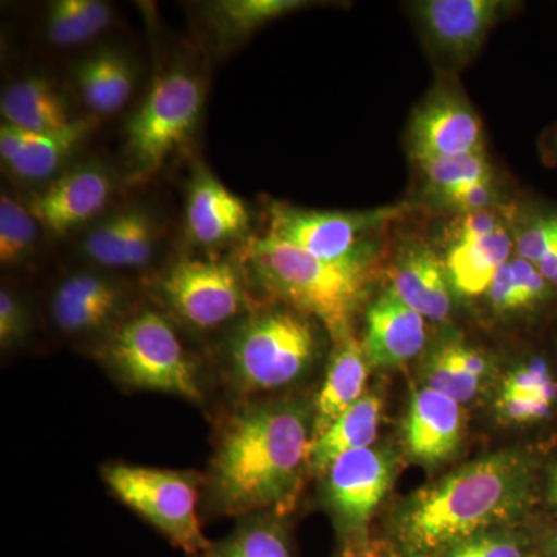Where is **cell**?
I'll list each match as a JSON object with an SVG mask.
<instances>
[{
    "label": "cell",
    "instance_id": "7bdbcfd3",
    "mask_svg": "<svg viewBox=\"0 0 557 557\" xmlns=\"http://www.w3.org/2000/svg\"><path fill=\"white\" fill-rule=\"evenodd\" d=\"M553 150H555V156H557V139L553 143Z\"/></svg>",
    "mask_w": 557,
    "mask_h": 557
},
{
    "label": "cell",
    "instance_id": "30bf717a",
    "mask_svg": "<svg viewBox=\"0 0 557 557\" xmlns=\"http://www.w3.org/2000/svg\"><path fill=\"white\" fill-rule=\"evenodd\" d=\"M394 471L392 453L372 446L339 457L322 475L325 504L344 544L368 537L370 519L386 496Z\"/></svg>",
    "mask_w": 557,
    "mask_h": 557
},
{
    "label": "cell",
    "instance_id": "4dcf8cb0",
    "mask_svg": "<svg viewBox=\"0 0 557 557\" xmlns=\"http://www.w3.org/2000/svg\"><path fill=\"white\" fill-rule=\"evenodd\" d=\"M418 164L428 180L429 193L437 201L465 186L494 180L493 168L483 150L465 156L421 160Z\"/></svg>",
    "mask_w": 557,
    "mask_h": 557
},
{
    "label": "cell",
    "instance_id": "1f68e13d",
    "mask_svg": "<svg viewBox=\"0 0 557 557\" xmlns=\"http://www.w3.org/2000/svg\"><path fill=\"white\" fill-rule=\"evenodd\" d=\"M39 222L30 209L3 193L0 197V263L13 269L27 262L38 244Z\"/></svg>",
    "mask_w": 557,
    "mask_h": 557
},
{
    "label": "cell",
    "instance_id": "4fadbf2b",
    "mask_svg": "<svg viewBox=\"0 0 557 557\" xmlns=\"http://www.w3.org/2000/svg\"><path fill=\"white\" fill-rule=\"evenodd\" d=\"M417 161L483 150V127L463 95L440 86L413 113L408 135Z\"/></svg>",
    "mask_w": 557,
    "mask_h": 557
},
{
    "label": "cell",
    "instance_id": "e0dca14e",
    "mask_svg": "<svg viewBox=\"0 0 557 557\" xmlns=\"http://www.w3.org/2000/svg\"><path fill=\"white\" fill-rule=\"evenodd\" d=\"M460 403L428 386L410 398L406 416L405 445L413 460L438 465L457 453L463 435Z\"/></svg>",
    "mask_w": 557,
    "mask_h": 557
},
{
    "label": "cell",
    "instance_id": "74e56055",
    "mask_svg": "<svg viewBox=\"0 0 557 557\" xmlns=\"http://www.w3.org/2000/svg\"><path fill=\"white\" fill-rule=\"evenodd\" d=\"M72 2L81 20L86 22L95 36L108 30L112 24V10L108 3L98 2V0H72Z\"/></svg>",
    "mask_w": 557,
    "mask_h": 557
},
{
    "label": "cell",
    "instance_id": "4316f807",
    "mask_svg": "<svg viewBox=\"0 0 557 557\" xmlns=\"http://www.w3.org/2000/svg\"><path fill=\"white\" fill-rule=\"evenodd\" d=\"M97 123L91 119H75L60 131L36 134L28 132L24 148L13 164L11 174L27 182H40L57 174L69 157L86 141Z\"/></svg>",
    "mask_w": 557,
    "mask_h": 557
},
{
    "label": "cell",
    "instance_id": "9a60e30c",
    "mask_svg": "<svg viewBox=\"0 0 557 557\" xmlns=\"http://www.w3.org/2000/svg\"><path fill=\"white\" fill-rule=\"evenodd\" d=\"M159 228L143 208H124L101 220L83 240L84 258L113 271H141L156 258Z\"/></svg>",
    "mask_w": 557,
    "mask_h": 557
},
{
    "label": "cell",
    "instance_id": "ba28073f",
    "mask_svg": "<svg viewBox=\"0 0 557 557\" xmlns=\"http://www.w3.org/2000/svg\"><path fill=\"white\" fill-rule=\"evenodd\" d=\"M203 89L193 73L175 67L156 79L126 126L134 182L159 172L172 153L188 141L199 123Z\"/></svg>",
    "mask_w": 557,
    "mask_h": 557
},
{
    "label": "cell",
    "instance_id": "f546056e",
    "mask_svg": "<svg viewBox=\"0 0 557 557\" xmlns=\"http://www.w3.org/2000/svg\"><path fill=\"white\" fill-rule=\"evenodd\" d=\"M516 256L533 263L557 289V207L530 203L512 214Z\"/></svg>",
    "mask_w": 557,
    "mask_h": 557
},
{
    "label": "cell",
    "instance_id": "5b68a950",
    "mask_svg": "<svg viewBox=\"0 0 557 557\" xmlns=\"http://www.w3.org/2000/svg\"><path fill=\"white\" fill-rule=\"evenodd\" d=\"M116 383L161 392L201 405L207 399L199 361L180 339L174 322L156 309L132 311L97 347Z\"/></svg>",
    "mask_w": 557,
    "mask_h": 557
},
{
    "label": "cell",
    "instance_id": "8fae6325",
    "mask_svg": "<svg viewBox=\"0 0 557 557\" xmlns=\"http://www.w3.org/2000/svg\"><path fill=\"white\" fill-rule=\"evenodd\" d=\"M515 252L512 214L507 222L491 209L460 214L448 231V249L443 258L450 287L467 298L486 295L497 271Z\"/></svg>",
    "mask_w": 557,
    "mask_h": 557
},
{
    "label": "cell",
    "instance_id": "6da1fadb",
    "mask_svg": "<svg viewBox=\"0 0 557 557\" xmlns=\"http://www.w3.org/2000/svg\"><path fill=\"white\" fill-rule=\"evenodd\" d=\"M313 408L292 397L239 403L223 421L203 479L209 509L245 518L284 515L309 467Z\"/></svg>",
    "mask_w": 557,
    "mask_h": 557
},
{
    "label": "cell",
    "instance_id": "836d02e7",
    "mask_svg": "<svg viewBox=\"0 0 557 557\" xmlns=\"http://www.w3.org/2000/svg\"><path fill=\"white\" fill-rule=\"evenodd\" d=\"M537 548L530 534L509 525L463 539L435 557H537Z\"/></svg>",
    "mask_w": 557,
    "mask_h": 557
},
{
    "label": "cell",
    "instance_id": "ffe728a7",
    "mask_svg": "<svg viewBox=\"0 0 557 557\" xmlns=\"http://www.w3.org/2000/svg\"><path fill=\"white\" fill-rule=\"evenodd\" d=\"M426 346L424 318L386 289L366 313L364 347L370 364L395 368L420 355Z\"/></svg>",
    "mask_w": 557,
    "mask_h": 557
},
{
    "label": "cell",
    "instance_id": "277c9868",
    "mask_svg": "<svg viewBox=\"0 0 557 557\" xmlns=\"http://www.w3.org/2000/svg\"><path fill=\"white\" fill-rule=\"evenodd\" d=\"M318 354L310 317L293 307H259L225 333L220 370L234 397L244 403L298 383Z\"/></svg>",
    "mask_w": 557,
    "mask_h": 557
},
{
    "label": "cell",
    "instance_id": "5bb4252c",
    "mask_svg": "<svg viewBox=\"0 0 557 557\" xmlns=\"http://www.w3.org/2000/svg\"><path fill=\"white\" fill-rule=\"evenodd\" d=\"M108 170L97 161L62 172L42 193L33 197L28 209L42 228L64 236L97 218L112 196Z\"/></svg>",
    "mask_w": 557,
    "mask_h": 557
},
{
    "label": "cell",
    "instance_id": "7a4b0ae2",
    "mask_svg": "<svg viewBox=\"0 0 557 557\" xmlns=\"http://www.w3.org/2000/svg\"><path fill=\"white\" fill-rule=\"evenodd\" d=\"M534 478L536 463L520 450L478 458L403 502L387 541L401 557H435L474 534L516 525Z\"/></svg>",
    "mask_w": 557,
    "mask_h": 557
},
{
    "label": "cell",
    "instance_id": "7402d4cb",
    "mask_svg": "<svg viewBox=\"0 0 557 557\" xmlns=\"http://www.w3.org/2000/svg\"><path fill=\"white\" fill-rule=\"evenodd\" d=\"M557 403V381L545 359L536 358L512 369L498 392L496 409L502 420L530 424L552 416Z\"/></svg>",
    "mask_w": 557,
    "mask_h": 557
},
{
    "label": "cell",
    "instance_id": "f1b7e54d",
    "mask_svg": "<svg viewBox=\"0 0 557 557\" xmlns=\"http://www.w3.org/2000/svg\"><path fill=\"white\" fill-rule=\"evenodd\" d=\"M278 512L245 516L228 536L211 542L209 557H298Z\"/></svg>",
    "mask_w": 557,
    "mask_h": 557
},
{
    "label": "cell",
    "instance_id": "d6a6232c",
    "mask_svg": "<svg viewBox=\"0 0 557 557\" xmlns=\"http://www.w3.org/2000/svg\"><path fill=\"white\" fill-rule=\"evenodd\" d=\"M300 0H223L212 3V17L230 36H242L306 7Z\"/></svg>",
    "mask_w": 557,
    "mask_h": 557
},
{
    "label": "cell",
    "instance_id": "52a82bcc",
    "mask_svg": "<svg viewBox=\"0 0 557 557\" xmlns=\"http://www.w3.org/2000/svg\"><path fill=\"white\" fill-rule=\"evenodd\" d=\"M157 293L166 313L200 335L230 332L252 310L247 273L231 260H175L161 274Z\"/></svg>",
    "mask_w": 557,
    "mask_h": 557
},
{
    "label": "cell",
    "instance_id": "603a6c76",
    "mask_svg": "<svg viewBox=\"0 0 557 557\" xmlns=\"http://www.w3.org/2000/svg\"><path fill=\"white\" fill-rule=\"evenodd\" d=\"M383 416V401L379 395H368L355 403L317 440L311 442L309 468L324 475L327 469L354 450L372 448Z\"/></svg>",
    "mask_w": 557,
    "mask_h": 557
},
{
    "label": "cell",
    "instance_id": "9c48e42d",
    "mask_svg": "<svg viewBox=\"0 0 557 557\" xmlns=\"http://www.w3.org/2000/svg\"><path fill=\"white\" fill-rule=\"evenodd\" d=\"M406 207L362 212L310 211L271 203L269 236L330 262H372L369 237L401 218Z\"/></svg>",
    "mask_w": 557,
    "mask_h": 557
},
{
    "label": "cell",
    "instance_id": "ab89813d",
    "mask_svg": "<svg viewBox=\"0 0 557 557\" xmlns=\"http://www.w3.org/2000/svg\"><path fill=\"white\" fill-rule=\"evenodd\" d=\"M28 131L21 127L11 126L9 123H2L0 126V157L7 168L14 163L24 148Z\"/></svg>",
    "mask_w": 557,
    "mask_h": 557
},
{
    "label": "cell",
    "instance_id": "b9f144b4",
    "mask_svg": "<svg viewBox=\"0 0 557 557\" xmlns=\"http://www.w3.org/2000/svg\"><path fill=\"white\" fill-rule=\"evenodd\" d=\"M547 498L549 505L557 508V463L552 468L548 474Z\"/></svg>",
    "mask_w": 557,
    "mask_h": 557
},
{
    "label": "cell",
    "instance_id": "f35d334b",
    "mask_svg": "<svg viewBox=\"0 0 557 557\" xmlns=\"http://www.w3.org/2000/svg\"><path fill=\"white\" fill-rule=\"evenodd\" d=\"M339 557H401L394 545L384 539L364 537L344 544Z\"/></svg>",
    "mask_w": 557,
    "mask_h": 557
},
{
    "label": "cell",
    "instance_id": "cb8c5ba5",
    "mask_svg": "<svg viewBox=\"0 0 557 557\" xmlns=\"http://www.w3.org/2000/svg\"><path fill=\"white\" fill-rule=\"evenodd\" d=\"M490 375V362L463 341H442L423 366L426 386L443 392L460 405L472 401Z\"/></svg>",
    "mask_w": 557,
    "mask_h": 557
},
{
    "label": "cell",
    "instance_id": "484cf974",
    "mask_svg": "<svg viewBox=\"0 0 557 557\" xmlns=\"http://www.w3.org/2000/svg\"><path fill=\"white\" fill-rule=\"evenodd\" d=\"M76 83L91 112L110 115L129 101L135 86L134 70L119 51L101 50L76 67Z\"/></svg>",
    "mask_w": 557,
    "mask_h": 557
},
{
    "label": "cell",
    "instance_id": "60d3db41",
    "mask_svg": "<svg viewBox=\"0 0 557 557\" xmlns=\"http://www.w3.org/2000/svg\"><path fill=\"white\" fill-rule=\"evenodd\" d=\"M537 557H557V530L539 542Z\"/></svg>",
    "mask_w": 557,
    "mask_h": 557
},
{
    "label": "cell",
    "instance_id": "8d00e7d4",
    "mask_svg": "<svg viewBox=\"0 0 557 557\" xmlns=\"http://www.w3.org/2000/svg\"><path fill=\"white\" fill-rule=\"evenodd\" d=\"M494 180L491 182L474 183V185L465 186L448 194L438 200L442 207L454 209L458 214H471V212L485 211L491 209V201L496 196L493 188Z\"/></svg>",
    "mask_w": 557,
    "mask_h": 557
},
{
    "label": "cell",
    "instance_id": "ee69618b",
    "mask_svg": "<svg viewBox=\"0 0 557 557\" xmlns=\"http://www.w3.org/2000/svg\"><path fill=\"white\" fill-rule=\"evenodd\" d=\"M188 557H209L207 555V553H201V555H194V556H188Z\"/></svg>",
    "mask_w": 557,
    "mask_h": 557
},
{
    "label": "cell",
    "instance_id": "e575fe53",
    "mask_svg": "<svg viewBox=\"0 0 557 557\" xmlns=\"http://www.w3.org/2000/svg\"><path fill=\"white\" fill-rule=\"evenodd\" d=\"M32 330L27 302L9 287L0 289V347L3 354L22 346Z\"/></svg>",
    "mask_w": 557,
    "mask_h": 557
},
{
    "label": "cell",
    "instance_id": "2e32d148",
    "mask_svg": "<svg viewBox=\"0 0 557 557\" xmlns=\"http://www.w3.org/2000/svg\"><path fill=\"white\" fill-rule=\"evenodd\" d=\"M512 3L500 0H426L416 10L429 39L442 53L465 61Z\"/></svg>",
    "mask_w": 557,
    "mask_h": 557
},
{
    "label": "cell",
    "instance_id": "d6986e66",
    "mask_svg": "<svg viewBox=\"0 0 557 557\" xmlns=\"http://www.w3.org/2000/svg\"><path fill=\"white\" fill-rule=\"evenodd\" d=\"M247 205L211 172L197 170L186 201V228L190 240L215 248L240 239L249 230Z\"/></svg>",
    "mask_w": 557,
    "mask_h": 557
},
{
    "label": "cell",
    "instance_id": "7c38bea8",
    "mask_svg": "<svg viewBox=\"0 0 557 557\" xmlns=\"http://www.w3.org/2000/svg\"><path fill=\"white\" fill-rule=\"evenodd\" d=\"M129 289L100 271H76L58 282L50 295L54 329L69 339L108 338L131 311Z\"/></svg>",
    "mask_w": 557,
    "mask_h": 557
},
{
    "label": "cell",
    "instance_id": "ac0fdd59",
    "mask_svg": "<svg viewBox=\"0 0 557 557\" xmlns=\"http://www.w3.org/2000/svg\"><path fill=\"white\" fill-rule=\"evenodd\" d=\"M392 292L431 321H445L453 310V287L445 260L420 240H406L392 263Z\"/></svg>",
    "mask_w": 557,
    "mask_h": 557
},
{
    "label": "cell",
    "instance_id": "3957f363",
    "mask_svg": "<svg viewBox=\"0 0 557 557\" xmlns=\"http://www.w3.org/2000/svg\"><path fill=\"white\" fill-rule=\"evenodd\" d=\"M372 265L319 259L269 234L242 249L247 276L274 298L319 319L335 344L354 336L351 318L364 298Z\"/></svg>",
    "mask_w": 557,
    "mask_h": 557
},
{
    "label": "cell",
    "instance_id": "83f0119b",
    "mask_svg": "<svg viewBox=\"0 0 557 557\" xmlns=\"http://www.w3.org/2000/svg\"><path fill=\"white\" fill-rule=\"evenodd\" d=\"M497 313H528L547 307L557 298V289L528 260L512 256L497 271L486 292Z\"/></svg>",
    "mask_w": 557,
    "mask_h": 557
},
{
    "label": "cell",
    "instance_id": "44dd1931",
    "mask_svg": "<svg viewBox=\"0 0 557 557\" xmlns=\"http://www.w3.org/2000/svg\"><path fill=\"white\" fill-rule=\"evenodd\" d=\"M369 366L364 344L355 336L336 344L324 383L314 399L311 442L321 437L346 410L364 397Z\"/></svg>",
    "mask_w": 557,
    "mask_h": 557
},
{
    "label": "cell",
    "instance_id": "8992f818",
    "mask_svg": "<svg viewBox=\"0 0 557 557\" xmlns=\"http://www.w3.org/2000/svg\"><path fill=\"white\" fill-rule=\"evenodd\" d=\"M102 482L121 504L160 531L188 556L207 553L199 497L203 479L196 472L148 468L113 461L101 468Z\"/></svg>",
    "mask_w": 557,
    "mask_h": 557
},
{
    "label": "cell",
    "instance_id": "d590c367",
    "mask_svg": "<svg viewBox=\"0 0 557 557\" xmlns=\"http://www.w3.org/2000/svg\"><path fill=\"white\" fill-rule=\"evenodd\" d=\"M47 36L58 47H75L97 38L81 20L72 0H58L51 3L47 16Z\"/></svg>",
    "mask_w": 557,
    "mask_h": 557
},
{
    "label": "cell",
    "instance_id": "d4e9b609",
    "mask_svg": "<svg viewBox=\"0 0 557 557\" xmlns=\"http://www.w3.org/2000/svg\"><path fill=\"white\" fill-rule=\"evenodd\" d=\"M3 123L36 134L60 131L75 119H70L67 106L49 81L17 79L7 86L0 97Z\"/></svg>",
    "mask_w": 557,
    "mask_h": 557
}]
</instances>
